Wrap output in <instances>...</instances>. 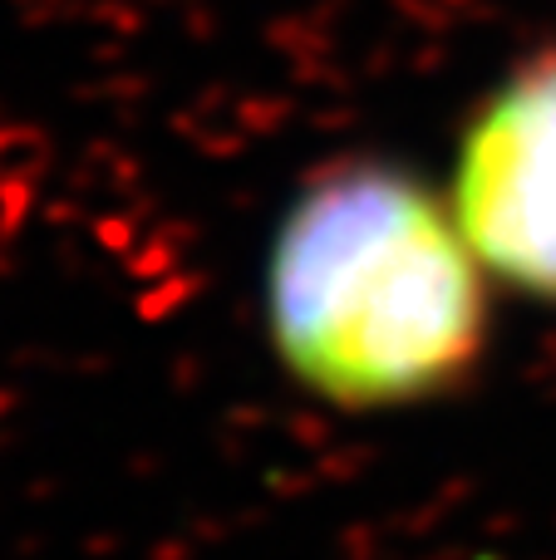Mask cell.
Wrapping results in <instances>:
<instances>
[{"instance_id": "1", "label": "cell", "mask_w": 556, "mask_h": 560, "mask_svg": "<svg viewBox=\"0 0 556 560\" xmlns=\"http://www.w3.org/2000/svg\"><path fill=\"white\" fill-rule=\"evenodd\" d=\"M488 290L439 187L390 158H340L286 207L262 305L301 394L340 413H394L478 374Z\"/></svg>"}, {"instance_id": "2", "label": "cell", "mask_w": 556, "mask_h": 560, "mask_svg": "<svg viewBox=\"0 0 556 560\" xmlns=\"http://www.w3.org/2000/svg\"><path fill=\"white\" fill-rule=\"evenodd\" d=\"M443 197L493 285L556 305V45L473 104Z\"/></svg>"}]
</instances>
